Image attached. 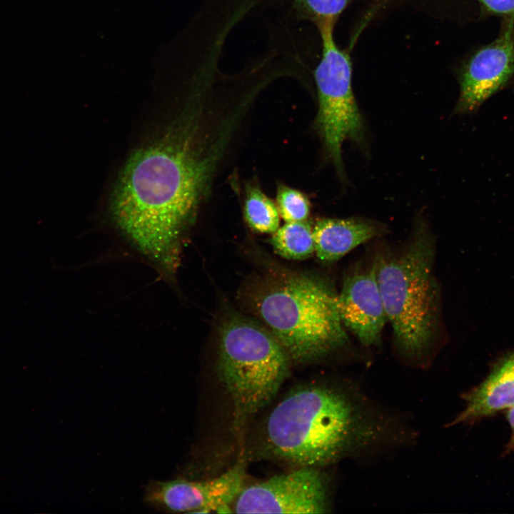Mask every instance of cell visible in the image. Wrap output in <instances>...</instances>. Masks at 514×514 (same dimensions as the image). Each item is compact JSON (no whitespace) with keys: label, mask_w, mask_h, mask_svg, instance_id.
<instances>
[{"label":"cell","mask_w":514,"mask_h":514,"mask_svg":"<svg viewBox=\"0 0 514 514\" xmlns=\"http://www.w3.org/2000/svg\"><path fill=\"white\" fill-rule=\"evenodd\" d=\"M352 0H294V9L301 19L316 26L335 23L337 18Z\"/></svg>","instance_id":"cell-16"},{"label":"cell","mask_w":514,"mask_h":514,"mask_svg":"<svg viewBox=\"0 0 514 514\" xmlns=\"http://www.w3.org/2000/svg\"><path fill=\"white\" fill-rule=\"evenodd\" d=\"M338 293L323 278L293 275L261 294L256 308L289 359L308 361L349 343L338 312Z\"/></svg>","instance_id":"cell-4"},{"label":"cell","mask_w":514,"mask_h":514,"mask_svg":"<svg viewBox=\"0 0 514 514\" xmlns=\"http://www.w3.org/2000/svg\"><path fill=\"white\" fill-rule=\"evenodd\" d=\"M478 1L484 9L490 14L514 16V0Z\"/></svg>","instance_id":"cell-17"},{"label":"cell","mask_w":514,"mask_h":514,"mask_svg":"<svg viewBox=\"0 0 514 514\" xmlns=\"http://www.w3.org/2000/svg\"><path fill=\"white\" fill-rule=\"evenodd\" d=\"M218 103L189 102L166 138L138 150L114 191L111 211L136 248L171 275L179 241L208 199L243 129Z\"/></svg>","instance_id":"cell-1"},{"label":"cell","mask_w":514,"mask_h":514,"mask_svg":"<svg viewBox=\"0 0 514 514\" xmlns=\"http://www.w3.org/2000/svg\"><path fill=\"white\" fill-rule=\"evenodd\" d=\"M506 418L510 428V437L505 447V453L514 450V405L507 410Z\"/></svg>","instance_id":"cell-18"},{"label":"cell","mask_w":514,"mask_h":514,"mask_svg":"<svg viewBox=\"0 0 514 514\" xmlns=\"http://www.w3.org/2000/svg\"><path fill=\"white\" fill-rule=\"evenodd\" d=\"M514 75V16H507L498 38L475 52L463 67L455 112L475 111Z\"/></svg>","instance_id":"cell-8"},{"label":"cell","mask_w":514,"mask_h":514,"mask_svg":"<svg viewBox=\"0 0 514 514\" xmlns=\"http://www.w3.org/2000/svg\"><path fill=\"white\" fill-rule=\"evenodd\" d=\"M244 476L245 466L241 461L209 480L176 479L155 483L150 486L146 498L174 512H228V505L243 488Z\"/></svg>","instance_id":"cell-9"},{"label":"cell","mask_w":514,"mask_h":514,"mask_svg":"<svg viewBox=\"0 0 514 514\" xmlns=\"http://www.w3.org/2000/svg\"><path fill=\"white\" fill-rule=\"evenodd\" d=\"M243 215L248 226L256 232L272 234L280 227V215L276 203L256 182L245 183Z\"/></svg>","instance_id":"cell-13"},{"label":"cell","mask_w":514,"mask_h":514,"mask_svg":"<svg viewBox=\"0 0 514 514\" xmlns=\"http://www.w3.org/2000/svg\"><path fill=\"white\" fill-rule=\"evenodd\" d=\"M335 23L317 26L322 41V56L314 71L318 108L315 127L337 173L346 178L342 145L346 139L361 143L363 119L351 86L352 67L349 55L335 43Z\"/></svg>","instance_id":"cell-6"},{"label":"cell","mask_w":514,"mask_h":514,"mask_svg":"<svg viewBox=\"0 0 514 514\" xmlns=\"http://www.w3.org/2000/svg\"><path fill=\"white\" fill-rule=\"evenodd\" d=\"M338 308L343 326L365 346L379 343L388 321L379 288L376 263L344 280L338 293Z\"/></svg>","instance_id":"cell-10"},{"label":"cell","mask_w":514,"mask_h":514,"mask_svg":"<svg viewBox=\"0 0 514 514\" xmlns=\"http://www.w3.org/2000/svg\"><path fill=\"white\" fill-rule=\"evenodd\" d=\"M407 435L393 414L350 383L293 390L272 410L266 430L271 453L300 468L393 447Z\"/></svg>","instance_id":"cell-2"},{"label":"cell","mask_w":514,"mask_h":514,"mask_svg":"<svg viewBox=\"0 0 514 514\" xmlns=\"http://www.w3.org/2000/svg\"><path fill=\"white\" fill-rule=\"evenodd\" d=\"M270 243L280 256L303 260L315 252L313 226L307 221L286 222L272 233Z\"/></svg>","instance_id":"cell-14"},{"label":"cell","mask_w":514,"mask_h":514,"mask_svg":"<svg viewBox=\"0 0 514 514\" xmlns=\"http://www.w3.org/2000/svg\"><path fill=\"white\" fill-rule=\"evenodd\" d=\"M465 408L449 425L471 423L514 405V351L502 356L478 386L463 395Z\"/></svg>","instance_id":"cell-11"},{"label":"cell","mask_w":514,"mask_h":514,"mask_svg":"<svg viewBox=\"0 0 514 514\" xmlns=\"http://www.w3.org/2000/svg\"><path fill=\"white\" fill-rule=\"evenodd\" d=\"M434 238L426 224L415 223L400 251L376 258L377 278L393 334L395 348L405 360L425 357L438 339L440 289L434 273Z\"/></svg>","instance_id":"cell-3"},{"label":"cell","mask_w":514,"mask_h":514,"mask_svg":"<svg viewBox=\"0 0 514 514\" xmlns=\"http://www.w3.org/2000/svg\"><path fill=\"white\" fill-rule=\"evenodd\" d=\"M382 233L381 226L365 219L321 218L313 226L315 252L320 260L334 262Z\"/></svg>","instance_id":"cell-12"},{"label":"cell","mask_w":514,"mask_h":514,"mask_svg":"<svg viewBox=\"0 0 514 514\" xmlns=\"http://www.w3.org/2000/svg\"><path fill=\"white\" fill-rule=\"evenodd\" d=\"M276 204L285 222L307 221L311 213V202L306 193L283 183H278Z\"/></svg>","instance_id":"cell-15"},{"label":"cell","mask_w":514,"mask_h":514,"mask_svg":"<svg viewBox=\"0 0 514 514\" xmlns=\"http://www.w3.org/2000/svg\"><path fill=\"white\" fill-rule=\"evenodd\" d=\"M218 368L238 425L275 398L288 373V356L268 328L233 316L220 330Z\"/></svg>","instance_id":"cell-5"},{"label":"cell","mask_w":514,"mask_h":514,"mask_svg":"<svg viewBox=\"0 0 514 514\" xmlns=\"http://www.w3.org/2000/svg\"><path fill=\"white\" fill-rule=\"evenodd\" d=\"M235 503L238 513H325L328 484L316 468L302 467L243 488Z\"/></svg>","instance_id":"cell-7"}]
</instances>
